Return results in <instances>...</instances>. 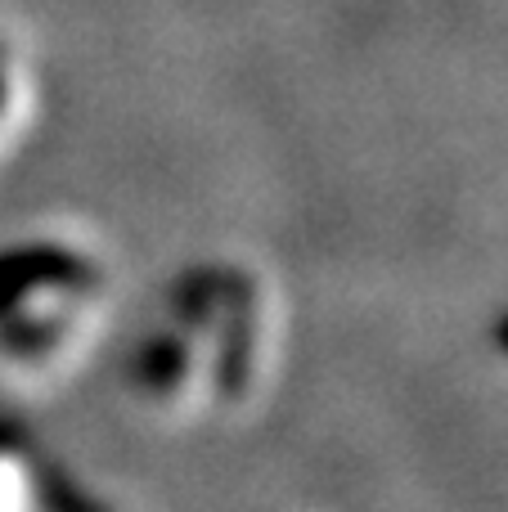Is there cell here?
I'll list each match as a JSON object with an SVG mask.
<instances>
[{
	"label": "cell",
	"instance_id": "4",
	"mask_svg": "<svg viewBox=\"0 0 508 512\" xmlns=\"http://www.w3.org/2000/svg\"><path fill=\"white\" fill-rule=\"evenodd\" d=\"M18 445H23V427H18V423H5V418H0V454L18 450Z\"/></svg>",
	"mask_w": 508,
	"mask_h": 512
},
{
	"label": "cell",
	"instance_id": "6",
	"mask_svg": "<svg viewBox=\"0 0 508 512\" xmlns=\"http://www.w3.org/2000/svg\"><path fill=\"white\" fill-rule=\"evenodd\" d=\"M495 342H500V351L508 355V315L500 319V328H495Z\"/></svg>",
	"mask_w": 508,
	"mask_h": 512
},
{
	"label": "cell",
	"instance_id": "3",
	"mask_svg": "<svg viewBox=\"0 0 508 512\" xmlns=\"http://www.w3.org/2000/svg\"><path fill=\"white\" fill-rule=\"evenodd\" d=\"M104 265L68 243H14L0 252V315L41 288H104Z\"/></svg>",
	"mask_w": 508,
	"mask_h": 512
},
{
	"label": "cell",
	"instance_id": "5",
	"mask_svg": "<svg viewBox=\"0 0 508 512\" xmlns=\"http://www.w3.org/2000/svg\"><path fill=\"white\" fill-rule=\"evenodd\" d=\"M5 104H9V63L0 54V113H5Z\"/></svg>",
	"mask_w": 508,
	"mask_h": 512
},
{
	"label": "cell",
	"instance_id": "1",
	"mask_svg": "<svg viewBox=\"0 0 508 512\" xmlns=\"http://www.w3.org/2000/svg\"><path fill=\"white\" fill-rule=\"evenodd\" d=\"M167 315L194 333L212 369L216 418L266 405L284 355V306L257 261L203 256L167 292Z\"/></svg>",
	"mask_w": 508,
	"mask_h": 512
},
{
	"label": "cell",
	"instance_id": "2",
	"mask_svg": "<svg viewBox=\"0 0 508 512\" xmlns=\"http://www.w3.org/2000/svg\"><path fill=\"white\" fill-rule=\"evenodd\" d=\"M131 382L149 409L162 418H216V391H212V369H207L203 346L194 342L180 319H162L149 328L131 355Z\"/></svg>",
	"mask_w": 508,
	"mask_h": 512
}]
</instances>
